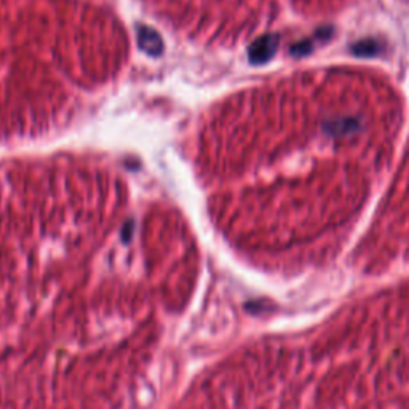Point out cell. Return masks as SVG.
Instances as JSON below:
<instances>
[{
  "mask_svg": "<svg viewBox=\"0 0 409 409\" xmlns=\"http://www.w3.org/2000/svg\"><path fill=\"white\" fill-rule=\"evenodd\" d=\"M352 51L358 56H374L379 51V44L376 42V40H371V39L361 40V42L355 44L352 46Z\"/></svg>",
  "mask_w": 409,
  "mask_h": 409,
  "instance_id": "cell-2",
  "label": "cell"
},
{
  "mask_svg": "<svg viewBox=\"0 0 409 409\" xmlns=\"http://www.w3.org/2000/svg\"><path fill=\"white\" fill-rule=\"evenodd\" d=\"M278 48V36H264L251 45L249 60L251 63L262 64L271 60Z\"/></svg>",
  "mask_w": 409,
  "mask_h": 409,
  "instance_id": "cell-1",
  "label": "cell"
}]
</instances>
